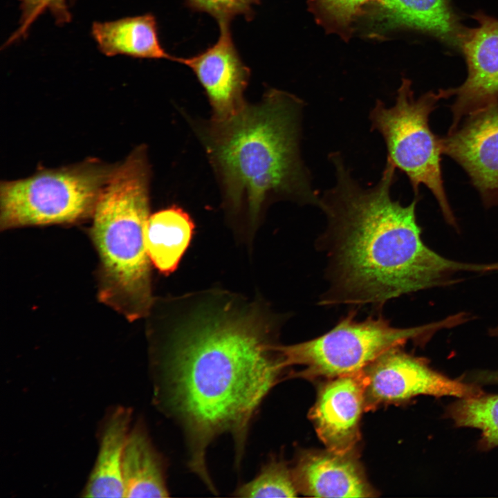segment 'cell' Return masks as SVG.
<instances>
[{
    "mask_svg": "<svg viewBox=\"0 0 498 498\" xmlns=\"http://www.w3.org/2000/svg\"><path fill=\"white\" fill-rule=\"evenodd\" d=\"M219 24L220 35L214 45L193 57H175L174 60L194 73L211 105L212 120L216 122L228 120L245 107L243 93L250 73L235 48L230 22Z\"/></svg>",
    "mask_w": 498,
    "mask_h": 498,
    "instance_id": "11",
    "label": "cell"
},
{
    "mask_svg": "<svg viewBox=\"0 0 498 498\" xmlns=\"http://www.w3.org/2000/svg\"><path fill=\"white\" fill-rule=\"evenodd\" d=\"M379 0H307L317 24L327 33L339 35L348 41L353 35L354 24L367 15Z\"/></svg>",
    "mask_w": 498,
    "mask_h": 498,
    "instance_id": "20",
    "label": "cell"
},
{
    "mask_svg": "<svg viewBox=\"0 0 498 498\" xmlns=\"http://www.w3.org/2000/svg\"><path fill=\"white\" fill-rule=\"evenodd\" d=\"M299 492L314 497H374L354 452L308 450L293 470Z\"/></svg>",
    "mask_w": 498,
    "mask_h": 498,
    "instance_id": "13",
    "label": "cell"
},
{
    "mask_svg": "<svg viewBox=\"0 0 498 498\" xmlns=\"http://www.w3.org/2000/svg\"><path fill=\"white\" fill-rule=\"evenodd\" d=\"M194 8L208 13L217 21H228L236 16L251 17L252 10L250 0H185Z\"/></svg>",
    "mask_w": 498,
    "mask_h": 498,
    "instance_id": "23",
    "label": "cell"
},
{
    "mask_svg": "<svg viewBox=\"0 0 498 498\" xmlns=\"http://www.w3.org/2000/svg\"><path fill=\"white\" fill-rule=\"evenodd\" d=\"M165 460L142 426L130 430L122 460L124 497H166Z\"/></svg>",
    "mask_w": 498,
    "mask_h": 498,
    "instance_id": "17",
    "label": "cell"
},
{
    "mask_svg": "<svg viewBox=\"0 0 498 498\" xmlns=\"http://www.w3.org/2000/svg\"><path fill=\"white\" fill-rule=\"evenodd\" d=\"M299 492L293 470L282 460L272 459L251 481L234 492L239 497H295Z\"/></svg>",
    "mask_w": 498,
    "mask_h": 498,
    "instance_id": "21",
    "label": "cell"
},
{
    "mask_svg": "<svg viewBox=\"0 0 498 498\" xmlns=\"http://www.w3.org/2000/svg\"><path fill=\"white\" fill-rule=\"evenodd\" d=\"M363 370L327 379L320 388L309 416L326 449L353 451L360 440V420L365 410Z\"/></svg>",
    "mask_w": 498,
    "mask_h": 498,
    "instance_id": "12",
    "label": "cell"
},
{
    "mask_svg": "<svg viewBox=\"0 0 498 498\" xmlns=\"http://www.w3.org/2000/svg\"><path fill=\"white\" fill-rule=\"evenodd\" d=\"M400 347L389 350L363 369L365 409L402 403L419 395L461 398L483 394L477 384L452 379Z\"/></svg>",
    "mask_w": 498,
    "mask_h": 498,
    "instance_id": "8",
    "label": "cell"
},
{
    "mask_svg": "<svg viewBox=\"0 0 498 498\" xmlns=\"http://www.w3.org/2000/svg\"><path fill=\"white\" fill-rule=\"evenodd\" d=\"M366 16L373 28L417 30L459 49L466 29L454 11L451 0H379Z\"/></svg>",
    "mask_w": 498,
    "mask_h": 498,
    "instance_id": "14",
    "label": "cell"
},
{
    "mask_svg": "<svg viewBox=\"0 0 498 498\" xmlns=\"http://www.w3.org/2000/svg\"><path fill=\"white\" fill-rule=\"evenodd\" d=\"M91 33L99 49L107 56L174 60L175 57L161 46L156 20L151 14L94 22Z\"/></svg>",
    "mask_w": 498,
    "mask_h": 498,
    "instance_id": "16",
    "label": "cell"
},
{
    "mask_svg": "<svg viewBox=\"0 0 498 498\" xmlns=\"http://www.w3.org/2000/svg\"><path fill=\"white\" fill-rule=\"evenodd\" d=\"M250 1H254V0H250Z\"/></svg>",
    "mask_w": 498,
    "mask_h": 498,
    "instance_id": "26",
    "label": "cell"
},
{
    "mask_svg": "<svg viewBox=\"0 0 498 498\" xmlns=\"http://www.w3.org/2000/svg\"><path fill=\"white\" fill-rule=\"evenodd\" d=\"M21 10L19 28L8 42H12L26 34L35 20L46 11H49L56 22L59 24L66 23L71 18L66 0H21Z\"/></svg>",
    "mask_w": 498,
    "mask_h": 498,
    "instance_id": "22",
    "label": "cell"
},
{
    "mask_svg": "<svg viewBox=\"0 0 498 498\" xmlns=\"http://www.w3.org/2000/svg\"><path fill=\"white\" fill-rule=\"evenodd\" d=\"M149 174L140 146L116 165L92 215L91 234L100 260L98 298L129 321L146 315L152 304L145 242Z\"/></svg>",
    "mask_w": 498,
    "mask_h": 498,
    "instance_id": "4",
    "label": "cell"
},
{
    "mask_svg": "<svg viewBox=\"0 0 498 498\" xmlns=\"http://www.w3.org/2000/svg\"><path fill=\"white\" fill-rule=\"evenodd\" d=\"M116 166L95 158L43 169L0 185L1 230L68 224L92 216Z\"/></svg>",
    "mask_w": 498,
    "mask_h": 498,
    "instance_id": "5",
    "label": "cell"
},
{
    "mask_svg": "<svg viewBox=\"0 0 498 498\" xmlns=\"http://www.w3.org/2000/svg\"><path fill=\"white\" fill-rule=\"evenodd\" d=\"M492 335L498 337V326H496L494 329H492Z\"/></svg>",
    "mask_w": 498,
    "mask_h": 498,
    "instance_id": "25",
    "label": "cell"
},
{
    "mask_svg": "<svg viewBox=\"0 0 498 498\" xmlns=\"http://www.w3.org/2000/svg\"><path fill=\"white\" fill-rule=\"evenodd\" d=\"M336 183L320 198L327 228L320 243L329 258L330 286L322 305L382 306L400 295L443 285L460 270L488 271L492 265L452 261L423 241L417 196L394 201L396 168L388 161L378 182L365 188L338 153L331 155Z\"/></svg>",
    "mask_w": 498,
    "mask_h": 498,
    "instance_id": "2",
    "label": "cell"
},
{
    "mask_svg": "<svg viewBox=\"0 0 498 498\" xmlns=\"http://www.w3.org/2000/svg\"><path fill=\"white\" fill-rule=\"evenodd\" d=\"M445 415L456 426L479 430L478 445L482 450L498 446V394L461 398L448 405Z\"/></svg>",
    "mask_w": 498,
    "mask_h": 498,
    "instance_id": "19",
    "label": "cell"
},
{
    "mask_svg": "<svg viewBox=\"0 0 498 498\" xmlns=\"http://www.w3.org/2000/svg\"><path fill=\"white\" fill-rule=\"evenodd\" d=\"M473 18L477 26L465 29L460 46L468 66V76L457 88H450L455 100L450 106L456 129L468 115L498 101V19L482 12Z\"/></svg>",
    "mask_w": 498,
    "mask_h": 498,
    "instance_id": "10",
    "label": "cell"
},
{
    "mask_svg": "<svg viewBox=\"0 0 498 498\" xmlns=\"http://www.w3.org/2000/svg\"><path fill=\"white\" fill-rule=\"evenodd\" d=\"M270 326L227 305L197 315L172 337L161 365L167 406L186 435L189 466L208 486L206 450L223 433L241 455L250 423L286 368Z\"/></svg>",
    "mask_w": 498,
    "mask_h": 498,
    "instance_id": "1",
    "label": "cell"
},
{
    "mask_svg": "<svg viewBox=\"0 0 498 498\" xmlns=\"http://www.w3.org/2000/svg\"><path fill=\"white\" fill-rule=\"evenodd\" d=\"M131 409L118 406L101 430L96 460L82 491L84 497H124L122 460L129 434Z\"/></svg>",
    "mask_w": 498,
    "mask_h": 498,
    "instance_id": "15",
    "label": "cell"
},
{
    "mask_svg": "<svg viewBox=\"0 0 498 498\" xmlns=\"http://www.w3.org/2000/svg\"><path fill=\"white\" fill-rule=\"evenodd\" d=\"M475 380L481 384L498 385V371H479L475 374Z\"/></svg>",
    "mask_w": 498,
    "mask_h": 498,
    "instance_id": "24",
    "label": "cell"
},
{
    "mask_svg": "<svg viewBox=\"0 0 498 498\" xmlns=\"http://www.w3.org/2000/svg\"><path fill=\"white\" fill-rule=\"evenodd\" d=\"M194 225L189 214L177 206L149 216L145 242L151 262L164 274L176 270L192 239Z\"/></svg>",
    "mask_w": 498,
    "mask_h": 498,
    "instance_id": "18",
    "label": "cell"
},
{
    "mask_svg": "<svg viewBox=\"0 0 498 498\" xmlns=\"http://www.w3.org/2000/svg\"><path fill=\"white\" fill-rule=\"evenodd\" d=\"M441 145L466 172L483 204L498 205V101L466 116Z\"/></svg>",
    "mask_w": 498,
    "mask_h": 498,
    "instance_id": "9",
    "label": "cell"
},
{
    "mask_svg": "<svg viewBox=\"0 0 498 498\" xmlns=\"http://www.w3.org/2000/svg\"><path fill=\"white\" fill-rule=\"evenodd\" d=\"M436 326L398 328L381 315L359 321L350 312L320 337L277 348L286 367H303L296 376L330 379L360 371L389 350L425 338Z\"/></svg>",
    "mask_w": 498,
    "mask_h": 498,
    "instance_id": "7",
    "label": "cell"
},
{
    "mask_svg": "<svg viewBox=\"0 0 498 498\" xmlns=\"http://www.w3.org/2000/svg\"><path fill=\"white\" fill-rule=\"evenodd\" d=\"M449 89L430 91L416 98L412 82L403 78L394 106L377 100L369 115L372 129L382 136L387 161L406 174L415 196L421 185L434 196L446 221L456 226L441 171V138L429 126V116L441 99L450 98Z\"/></svg>",
    "mask_w": 498,
    "mask_h": 498,
    "instance_id": "6",
    "label": "cell"
},
{
    "mask_svg": "<svg viewBox=\"0 0 498 498\" xmlns=\"http://www.w3.org/2000/svg\"><path fill=\"white\" fill-rule=\"evenodd\" d=\"M303 105L293 95L270 89L259 104L211 120L200 131L227 205L246 208L252 223L270 199L319 205L299 154Z\"/></svg>",
    "mask_w": 498,
    "mask_h": 498,
    "instance_id": "3",
    "label": "cell"
}]
</instances>
